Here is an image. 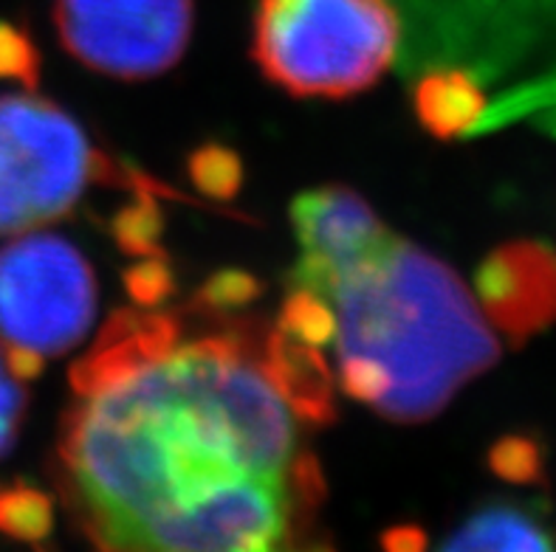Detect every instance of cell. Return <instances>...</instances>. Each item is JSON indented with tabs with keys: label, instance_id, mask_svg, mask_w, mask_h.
<instances>
[{
	"label": "cell",
	"instance_id": "6da1fadb",
	"mask_svg": "<svg viewBox=\"0 0 556 552\" xmlns=\"http://www.w3.org/2000/svg\"><path fill=\"white\" fill-rule=\"evenodd\" d=\"M60 460L83 527L97 544L119 550H136L150 522L215 485L261 476L240 460L184 347L74 406Z\"/></svg>",
	"mask_w": 556,
	"mask_h": 552
},
{
	"label": "cell",
	"instance_id": "7a4b0ae2",
	"mask_svg": "<svg viewBox=\"0 0 556 552\" xmlns=\"http://www.w3.org/2000/svg\"><path fill=\"white\" fill-rule=\"evenodd\" d=\"M339 352L376 358L390 389L376 409L399 423L435 418L472 377L501 358L483 310L458 273L393 238L339 282Z\"/></svg>",
	"mask_w": 556,
	"mask_h": 552
},
{
	"label": "cell",
	"instance_id": "3957f363",
	"mask_svg": "<svg viewBox=\"0 0 556 552\" xmlns=\"http://www.w3.org/2000/svg\"><path fill=\"white\" fill-rule=\"evenodd\" d=\"M399 35L388 0H261L252 54L294 97L342 99L379 82Z\"/></svg>",
	"mask_w": 556,
	"mask_h": 552
},
{
	"label": "cell",
	"instance_id": "277c9868",
	"mask_svg": "<svg viewBox=\"0 0 556 552\" xmlns=\"http://www.w3.org/2000/svg\"><path fill=\"white\" fill-rule=\"evenodd\" d=\"M113 167L63 107L37 97H0V234H23L68 215L88 183H111Z\"/></svg>",
	"mask_w": 556,
	"mask_h": 552
},
{
	"label": "cell",
	"instance_id": "5b68a950",
	"mask_svg": "<svg viewBox=\"0 0 556 552\" xmlns=\"http://www.w3.org/2000/svg\"><path fill=\"white\" fill-rule=\"evenodd\" d=\"M97 280L83 254L54 234H23L0 248V344L60 356L83 342Z\"/></svg>",
	"mask_w": 556,
	"mask_h": 552
},
{
	"label": "cell",
	"instance_id": "8992f818",
	"mask_svg": "<svg viewBox=\"0 0 556 552\" xmlns=\"http://www.w3.org/2000/svg\"><path fill=\"white\" fill-rule=\"evenodd\" d=\"M54 21L71 56L113 79H150L181 60L192 0H56Z\"/></svg>",
	"mask_w": 556,
	"mask_h": 552
},
{
	"label": "cell",
	"instance_id": "52a82bcc",
	"mask_svg": "<svg viewBox=\"0 0 556 552\" xmlns=\"http://www.w3.org/2000/svg\"><path fill=\"white\" fill-rule=\"evenodd\" d=\"M291 223L303 257L291 273V285L333 299L339 282L359 266L379 257L390 234L376 211L353 189L323 187L296 195Z\"/></svg>",
	"mask_w": 556,
	"mask_h": 552
},
{
	"label": "cell",
	"instance_id": "ba28073f",
	"mask_svg": "<svg viewBox=\"0 0 556 552\" xmlns=\"http://www.w3.org/2000/svg\"><path fill=\"white\" fill-rule=\"evenodd\" d=\"M478 299L486 322L515 344L556 319V257L540 243H506L478 268Z\"/></svg>",
	"mask_w": 556,
	"mask_h": 552
},
{
	"label": "cell",
	"instance_id": "9c48e42d",
	"mask_svg": "<svg viewBox=\"0 0 556 552\" xmlns=\"http://www.w3.org/2000/svg\"><path fill=\"white\" fill-rule=\"evenodd\" d=\"M181 342V319L167 310L119 308L108 316L97 342L71 367V386L79 398L125 384L167 361Z\"/></svg>",
	"mask_w": 556,
	"mask_h": 552
},
{
	"label": "cell",
	"instance_id": "30bf717a",
	"mask_svg": "<svg viewBox=\"0 0 556 552\" xmlns=\"http://www.w3.org/2000/svg\"><path fill=\"white\" fill-rule=\"evenodd\" d=\"M254 364L261 367L282 403L294 409L303 420L325 426L337 418L331 370L314 344H305L289 336L286 330L271 328L257 342Z\"/></svg>",
	"mask_w": 556,
	"mask_h": 552
},
{
	"label": "cell",
	"instance_id": "8fae6325",
	"mask_svg": "<svg viewBox=\"0 0 556 552\" xmlns=\"http://www.w3.org/2000/svg\"><path fill=\"white\" fill-rule=\"evenodd\" d=\"M486 111L478 82L464 70H432L416 88V116L438 139L472 130Z\"/></svg>",
	"mask_w": 556,
	"mask_h": 552
},
{
	"label": "cell",
	"instance_id": "7c38bea8",
	"mask_svg": "<svg viewBox=\"0 0 556 552\" xmlns=\"http://www.w3.org/2000/svg\"><path fill=\"white\" fill-rule=\"evenodd\" d=\"M450 552H543L554 550V539L529 513L511 504L478 511L452 532L444 544Z\"/></svg>",
	"mask_w": 556,
	"mask_h": 552
},
{
	"label": "cell",
	"instance_id": "4fadbf2b",
	"mask_svg": "<svg viewBox=\"0 0 556 552\" xmlns=\"http://www.w3.org/2000/svg\"><path fill=\"white\" fill-rule=\"evenodd\" d=\"M134 189V203L122 206L116 217H113V240H116V245L127 257H155V254H164V217L159 203H155V195L162 192V183L141 178Z\"/></svg>",
	"mask_w": 556,
	"mask_h": 552
},
{
	"label": "cell",
	"instance_id": "5bb4252c",
	"mask_svg": "<svg viewBox=\"0 0 556 552\" xmlns=\"http://www.w3.org/2000/svg\"><path fill=\"white\" fill-rule=\"evenodd\" d=\"M54 530V504L49 493L26 483L0 485V536L40 544Z\"/></svg>",
	"mask_w": 556,
	"mask_h": 552
},
{
	"label": "cell",
	"instance_id": "9a60e30c",
	"mask_svg": "<svg viewBox=\"0 0 556 552\" xmlns=\"http://www.w3.org/2000/svg\"><path fill=\"white\" fill-rule=\"evenodd\" d=\"M187 176L192 187L206 197L215 201H229L240 192L243 183V164L232 147L224 144H204L190 155L187 162Z\"/></svg>",
	"mask_w": 556,
	"mask_h": 552
},
{
	"label": "cell",
	"instance_id": "2e32d148",
	"mask_svg": "<svg viewBox=\"0 0 556 552\" xmlns=\"http://www.w3.org/2000/svg\"><path fill=\"white\" fill-rule=\"evenodd\" d=\"M277 328L286 330L289 336L300 338V342L323 347V344L337 338V313L325 301V296L305 291V287H294L286 305H282Z\"/></svg>",
	"mask_w": 556,
	"mask_h": 552
},
{
	"label": "cell",
	"instance_id": "e0dca14e",
	"mask_svg": "<svg viewBox=\"0 0 556 552\" xmlns=\"http://www.w3.org/2000/svg\"><path fill=\"white\" fill-rule=\"evenodd\" d=\"M489 468L511 485H534L543 479V448L526 434H508L489 448Z\"/></svg>",
	"mask_w": 556,
	"mask_h": 552
},
{
	"label": "cell",
	"instance_id": "ac0fdd59",
	"mask_svg": "<svg viewBox=\"0 0 556 552\" xmlns=\"http://www.w3.org/2000/svg\"><path fill=\"white\" fill-rule=\"evenodd\" d=\"M263 294V282L257 277L238 268H226V271L212 273L210 280L201 285L192 305L206 313H229V310L247 308L257 296Z\"/></svg>",
	"mask_w": 556,
	"mask_h": 552
},
{
	"label": "cell",
	"instance_id": "d6986e66",
	"mask_svg": "<svg viewBox=\"0 0 556 552\" xmlns=\"http://www.w3.org/2000/svg\"><path fill=\"white\" fill-rule=\"evenodd\" d=\"M122 282H125L127 296L139 308H159L176 291V273H173L164 254L136 257L134 266L125 268V273H122Z\"/></svg>",
	"mask_w": 556,
	"mask_h": 552
},
{
	"label": "cell",
	"instance_id": "ffe728a7",
	"mask_svg": "<svg viewBox=\"0 0 556 552\" xmlns=\"http://www.w3.org/2000/svg\"><path fill=\"white\" fill-rule=\"evenodd\" d=\"M0 79H17L35 91L40 79V51L23 28L0 21Z\"/></svg>",
	"mask_w": 556,
	"mask_h": 552
},
{
	"label": "cell",
	"instance_id": "44dd1931",
	"mask_svg": "<svg viewBox=\"0 0 556 552\" xmlns=\"http://www.w3.org/2000/svg\"><path fill=\"white\" fill-rule=\"evenodd\" d=\"M339 384L351 398L379 406L390 389V377L376 358L359 356V352H339Z\"/></svg>",
	"mask_w": 556,
	"mask_h": 552
},
{
	"label": "cell",
	"instance_id": "7402d4cb",
	"mask_svg": "<svg viewBox=\"0 0 556 552\" xmlns=\"http://www.w3.org/2000/svg\"><path fill=\"white\" fill-rule=\"evenodd\" d=\"M23 412H26V395L21 389V381L7 370V361L0 352V457L12 451L21 432Z\"/></svg>",
	"mask_w": 556,
	"mask_h": 552
},
{
	"label": "cell",
	"instance_id": "603a6c76",
	"mask_svg": "<svg viewBox=\"0 0 556 552\" xmlns=\"http://www.w3.org/2000/svg\"><path fill=\"white\" fill-rule=\"evenodd\" d=\"M379 541L388 552H421L427 547V532L418 525H395L381 532Z\"/></svg>",
	"mask_w": 556,
	"mask_h": 552
},
{
	"label": "cell",
	"instance_id": "cb8c5ba5",
	"mask_svg": "<svg viewBox=\"0 0 556 552\" xmlns=\"http://www.w3.org/2000/svg\"><path fill=\"white\" fill-rule=\"evenodd\" d=\"M3 361H7V370L12 372V377L17 381H31L42 372V361L46 356L35 350H21V347H7L3 350Z\"/></svg>",
	"mask_w": 556,
	"mask_h": 552
}]
</instances>
